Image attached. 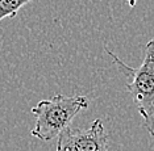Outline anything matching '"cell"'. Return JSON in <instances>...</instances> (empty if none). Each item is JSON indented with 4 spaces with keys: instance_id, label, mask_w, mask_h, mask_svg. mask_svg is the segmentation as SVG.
<instances>
[{
    "instance_id": "4",
    "label": "cell",
    "mask_w": 154,
    "mask_h": 151,
    "mask_svg": "<svg viewBox=\"0 0 154 151\" xmlns=\"http://www.w3.org/2000/svg\"><path fill=\"white\" fill-rule=\"evenodd\" d=\"M32 0H0V21L3 19H13L23 5Z\"/></svg>"
},
{
    "instance_id": "1",
    "label": "cell",
    "mask_w": 154,
    "mask_h": 151,
    "mask_svg": "<svg viewBox=\"0 0 154 151\" xmlns=\"http://www.w3.org/2000/svg\"><path fill=\"white\" fill-rule=\"evenodd\" d=\"M107 54L113 59L122 74L129 78L127 89L134 97L145 129L154 137V38L146 44L143 62L138 68L129 67L108 49Z\"/></svg>"
},
{
    "instance_id": "3",
    "label": "cell",
    "mask_w": 154,
    "mask_h": 151,
    "mask_svg": "<svg viewBox=\"0 0 154 151\" xmlns=\"http://www.w3.org/2000/svg\"><path fill=\"white\" fill-rule=\"evenodd\" d=\"M58 137L57 151H108L107 142L109 135L99 118L86 130L67 126Z\"/></svg>"
},
{
    "instance_id": "2",
    "label": "cell",
    "mask_w": 154,
    "mask_h": 151,
    "mask_svg": "<svg viewBox=\"0 0 154 151\" xmlns=\"http://www.w3.org/2000/svg\"><path fill=\"white\" fill-rule=\"evenodd\" d=\"M88 107L86 96H65L54 95L51 99L40 101L32 108V113L36 117V126L32 135L41 141H51L67 128L80 110Z\"/></svg>"
},
{
    "instance_id": "5",
    "label": "cell",
    "mask_w": 154,
    "mask_h": 151,
    "mask_svg": "<svg viewBox=\"0 0 154 151\" xmlns=\"http://www.w3.org/2000/svg\"><path fill=\"white\" fill-rule=\"evenodd\" d=\"M136 2H137V0H128L129 7H131V8H134V7H136Z\"/></svg>"
}]
</instances>
